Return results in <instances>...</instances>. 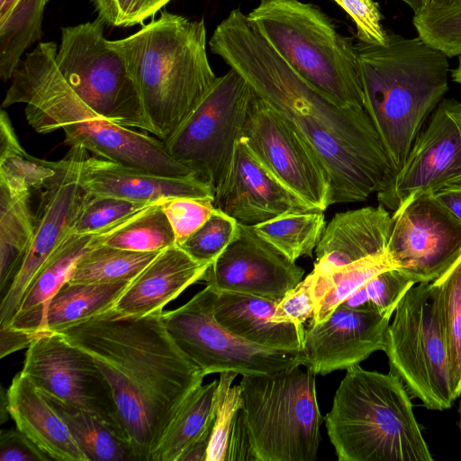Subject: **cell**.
<instances>
[{
	"label": "cell",
	"mask_w": 461,
	"mask_h": 461,
	"mask_svg": "<svg viewBox=\"0 0 461 461\" xmlns=\"http://www.w3.org/2000/svg\"><path fill=\"white\" fill-rule=\"evenodd\" d=\"M209 46L313 151L328 176L330 205L365 201L393 175L365 108L337 104L310 86L240 8L217 25Z\"/></svg>",
	"instance_id": "1"
},
{
	"label": "cell",
	"mask_w": 461,
	"mask_h": 461,
	"mask_svg": "<svg viewBox=\"0 0 461 461\" xmlns=\"http://www.w3.org/2000/svg\"><path fill=\"white\" fill-rule=\"evenodd\" d=\"M56 332L94 359L139 459L150 461L179 407L206 375L170 336L163 311L131 317L109 309Z\"/></svg>",
	"instance_id": "2"
},
{
	"label": "cell",
	"mask_w": 461,
	"mask_h": 461,
	"mask_svg": "<svg viewBox=\"0 0 461 461\" xmlns=\"http://www.w3.org/2000/svg\"><path fill=\"white\" fill-rule=\"evenodd\" d=\"M57 50L54 42H40L26 53L14 71L3 107L24 104L27 122L35 131L62 130L70 148L156 175L195 176L169 155L158 138L115 124L84 103L60 75Z\"/></svg>",
	"instance_id": "3"
},
{
	"label": "cell",
	"mask_w": 461,
	"mask_h": 461,
	"mask_svg": "<svg viewBox=\"0 0 461 461\" xmlns=\"http://www.w3.org/2000/svg\"><path fill=\"white\" fill-rule=\"evenodd\" d=\"M356 50L363 106L394 174L448 89V57L420 37L396 34L383 45L360 42Z\"/></svg>",
	"instance_id": "4"
},
{
	"label": "cell",
	"mask_w": 461,
	"mask_h": 461,
	"mask_svg": "<svg viewBox=\"0 0 461 461\" xmlns=\"http://www.w3.org/2000/svg\"><path fill=\"white\" fill-rule=\"evenodd\" d=\"M110 44L123 58L157 138L167 143L213 87L204 23L163 11Z\"/></svg>",
	"instance_id": "5"
},
{
	"label": "cell",
	"mask_w": 461,
	"mask_h": 461,
	"mask_svg": "<svg viewBox=\"0 0 461 461\" xmlns=\"http://www.w3.org/2000/svg\"><path fill=\"white\" fill-rule=\"evenodd\" d=\"M324 420L339 461L433 460L411 395L392 373L348 368Z\"/></svg>",
	"instance_id": "6"
},
{
	"label": "cell",
	"mask_w": 461,
	"mask_h": 461,
	"mask_svg": "<svg viewBox=\"0 0 461 461\" xmlns=\"http://www.w3.org/2000/svg\"><path fill=\"white\" fill-rule=\"evenodd\" d=\"M247 15L310 86L337 104L364 107L356 45L317 6L299 0H263Z\"/></svg>",
	"instance_id": "7"
},
{
	"label": "cell",
	"mask_w": 461,
	"mask_h": 461,
	"mask_svg": "<svg viewBox=\"0 0 461 461\" xmlns=\"http://www.w3.org/2000/svg\"><path fill=\"white\" fill-rule=\"evenodd\" d=\"M301 366L244 375L241 414L256 461H313L323 421L315 374Z\"/></svg>",
	"instance_id": "8"
},
{
	"label": "cell",
	"mask_w": 461,
	"mask_h": 461,
	"mask_svg": "<svg viewBox=\"0 0 461 461\" xmlns=\"http://www.w3.org/2000/svg\"><path fill=\"white\" fill-rule=\"evenodd\" d=\"M394 312L383 350L390 373L399 377L411 397L419 399L427 409L450 408L456 399L434 282L410 288Z\"/></svg>",
	"instance_id": "9"
},
{
	"label": "cell",
	"mask_w": 461,
	"mask_h": 461,
	"mask_svg": "<svg viewBox=\"0 0 461 461\" xmlns=\"http://www.w3.org/2000/svg\"><path fill=\"white\" fill-rule=\"evenodd\" d=\"M104 21L61 29L57 68L73 91L101 117L154 134L137 86L121 54L104 35Z\"/></svg>",
	"instance_id": "10"
},
{
	"label": "cell",
	"mask_w": 461,
	"mask_h": 461,
	"mask_svg": "<svg viewBox=\"0 0 461 461\" xmlns=\"http://www.w3.org/2000/svg\"><path fill=\"white\" fill-rule=\"evenodd\" d=\"M253 94L247 80L230 68L217 78L194 112L165 143L175 160L213 191L231 163Z\"/></svg>",
	"instance_id": "11"
},
{
	"label": "cell",
	"mask_w": 461,
	"mask_h": 461,
	"mask_svg": "<svg viewBox=\"0 0 461 461\" xmlns=\"http://www.w3.org/2000/svg\"><path fill=\"white\" fill-rule=\"evenodd\" d=\"M214 289L206 285L182 306L163 312L166 328L177 346L205 375L273 374L303 366L301 351L249 342L222 327L213 315Z\"/></svg>",
	"instance_id": "12"
},
{
	"label": "cell",
	"mask_w": 461,
	"mask_h": 461,
	"mask_svg": "<svg viewBox=\"0 0 461 461\" xmlns=\"http://www.w3.org/2000/svg\"><path fill=\"white\" fill-rule=\"evenodd\" d=\"M386 254L415 284L432 282L461 257V221L433 194L410 196L393 211Z\"/></svg>",
	"instance_id": "13"
},
{
	"label": "cell",
	"mask_w": 461,
	"mask_h": 461,
	"mask_svg": "<svg viewBox=\"0 0 461 461\" xmlns=\"http://www.w3.org/2000/svg\"><path fill=\"white\" fill-rule=\"evenodd\" d=\"M22 372L42 393L97 416L129 438L104 375L90 355L59 333L37 335Z\"/></svg>",
	"instance_id": "14"
},
{
	"label": "cell",
	"mask_w": 461,
	"mask_h": 461,
	"mask_svg": "<svg viewBox=\"0 0 461 461\" xmlns=\"http://www.w3.org/2000/svg\"><path fill=\"white\" fill-rule=\"evenodd\" d=\"M240 140L311 209L330 206V184L320 160L296 131L254 92Z\"/></svg>",
	"instance_id": "15"
},
{
	"label": "cell",
	"mask_w": 461,
	"mask_h": 461,
	"mask_svg": "<svg viewBox=\"0 0 461 461\" xmlns=\"http://www.w3.org/2000/svg\"><path fill=\"white\" fill-rule=\"evenodd\" d=\"M455 186H461V103L443 99L377 199L393 212L410 196Z\"/></svg>",
	"instance_id": "16"
},
{
	"label": "cell",
	"mask_w": 461,
	"mask_h": 461,
	"mask_svg": "<svg viewBox=\"0 0 461 461\" xmlns=\"http://www.w3.org/2000/svg\"><path fill=\"white\" fill-rule=\"evenodd\" d=\"M86 155L82 148H70L67 166L41 191L33 236L19 270L2 295L0 328L10 324L38 273L71 233L84 195L78 177L81 161Z\"/></svg>",
	"instance_id": "17"
},
{
	"label": "cell",
	"mask_w": 461,
	"mask_h": 461,
	"mask_svg": "<svg viewBox=\"0 0 461 461\" xmlns=\"http://www.w3.org/2000/svg\"><path fill=\"white\" fill-rule=\"evenodd\" d=\"M304 270L255 231L239 222V231L209 266L201 281L218 291L279 301L303 276Z\"/></svg>",
	"instance_id": "18"
},
{
	"label": "cell",
	"mask_w": 461,
	"mask_h": 461,
	"mask_svg": "<svg viewBox=\"0 0 461 461\" xmlns=\"http://www.w3.org/2000/svg\"><path fill=\"white\" fill-rule=\"evenodd\" d=\"M393 312L356 311L340 304L323 321L304 330V366L315 375H327L359 365L384 350Z\"/></svg>",
	"instance_id": "19"
},
{
	"label": "cell",
	"mask_w": 461,
	"mask_h": 461,
	"mask_svg": "<svg viewBox=\"0 0 461 461\" xmlns=\"http://www.w3.org/2000/svg\"><path fill=\"white\" fill-rule=\"evenodd\" d=\"M212 205L239 222L255 225L284 213L311 209L283 185L239 140Z\"/></svg>",
	"instance_id": "20"
},
{
	"label": "cell",
	"mask_w": 461,
	"mask_h": 461,
	"mask_svg": "<svg viewBox=\"0 0 461 461\" xmlns=\"http://www.w3.org/2000/svg\"><path fill=\"white\" fill-rule=\"evenodd\" d=\"M78 182L85 194L139 203H155L176 197L214 198L212 187L194 176H165L88 155L81 161Z\"/></svg>",
	"instance_id": "21"
},
{
	"label": "cell",
	"mask_w": 461,
	"mask_h": 461,
	"mask_svg": "<svg viewBox=\"0 0 461 461\" xmlns=\"http://www.w3.org/2000/svg\"><path fill=\"white\" fill-rule=\"evenodd\" d=\"M391 226L392 216L381 204L335 214L315 248L312 274L327 276L363 258L385 254Z\"/></svg>",
	"instance_id": "22"
},
{
	"label": "cell",
	"mask_w": 461,
	"mask_h": 461,
	"mask_svg": "<svg viewBox=\"0 0 461 461\" xmlns=\"http://www.w3.org/2000/svg\"><path fill=\"white\" fill-rule=\"evenodd\" d=\"M209 266L176 245L165 249L129 284L111 310L131 317L162 311L188 286L201 281Z\"/></svg>",
	"instance_id": "23"
},
{
	"label": "cell",
	"mask_w": 461,
	"mask_h": 461,
	"mask_svg": "<svg viewBox=\"0 0 461 461\" xmlns=\"http://www.w3.org/2000/svg\"><path fill=\"white\" fill-rule=\"evenodd\" d=\"M7 398L16 428L51 459L88 461L62 417L22 371L14 376Z\"/></svg>",
	"instance_id": "24"
},
{
	"label": "cell",
	"mask_w": 461,
	"mask_h": 461,
	"mask_svg": "<svg viewBox=\"0 0 461 461\" xmlns=\"http://www.w3.org/2000/svg\"><path fill=\"white\" fill-rule=\"evenodd\" d=\"M278 301L214 289L213 315L225 329L249 342L290 351H301L304 329L273 321Z\"/></svg>",
	"instance_id": "25"
},
{
	"label": "cell",
	"mask_w": 461,
	"mask_h": 461,
	"mask_svg": "<svg viewBox=\"0 0 461 461\" xmlns=\"http://www.w3.org/2000/svg\"><path fill=\"white\" fill-rule=\"evenodd\" d=\"M102 233L77 235L71 232L38 273L6 327L41 333L50 300L68 282L77 260L95 245L102 243Z\"/></svg>",
	"instance_id": "26"
},
{
	"label": "cell",
	"mask_w": 461,
	"mask_h": 461,
	"mask_svg": "<svg viewBox=\"0 0 461 461\" xmlns=\"http://www.w3.org/2000/svg\"><path fill=\"white\" fill-rule=\"evenodd\" d=\"M68 164L67 156L47 161L28 154L19 142L7 113H0V185L11 194L43 190Z\"/></svg>",
	"instance_id": "27"
},
{
	"label": "cell",
	"mask_w": 461,
	"mask_h": 461,
	"mask_svg": "<svg viewBox=\"0 0 461 461\" xmlns=\"http://www.w3.org/2000/svg\"><path fill=\"white\" fill-rule=\"evenodd\" d=\"M130 283L66 282L48 305L41 333L56 332L111 309Z\"/></svg>",
	"instance_id": "28"
},
{
	"label": "cell",
	"mask_w": 461,
	"mask_h": 461,
	"mask_svg": "<svg viewBox=\"0 0 461 461\" xmlns=\"http://www.w3.org/2000/svg\"><path fill=\"white\" fill-rule=\"evenodd\" d=\"M42 395L67 423L88 461L140 460L130 439L100 418L51 395Z\"/></svg>",
	"instance_id": "29"
},
{
	"label": "cell",
	"mask_w": 461,
	"mask_h": 461,
	"mask_svg": "<svg viewBox=\"0 0 461 461\" xmlns=\"http://www.w3.org/2000/svg\"><path fill=\"white\" fill-rule=\"evenodd\" d=\"M31 194H11L0 185V290L3 295L29 248L35 227Z\"/></svg>",
	"instance_id": "30"
},
{
	"label": "cell",
	"mask_w": 461,
	"mask_h": 461,
	"mask_svg": "<svg viewBox=\"0 0 461 461\" xmlns=\"http://www.w3.org/2000/svg\"><path fill=\"white\" fill-rule=\"evenodd\" d=\"M218 380L201 384L184 401L167 425L150 461H179L183 453L200 437L212 414Z\"/></svg>",
	"instance_id": "31"
},
{
	"label": "cell",
	"mask_w": 461,
	"mask_h": 461,
	"mask_svg": "<svg viewBox=\"0 0 461 461\" xmlns=\"http://www.w3.org/2000/svg\"><path fill=\"white\" fill-rule=\"evenodd\" d=\"M395 268L387 254L373 256L339 267L330 274L312 273V292L315 311L311 324L326 320L333 311L379 273Z\"/></svg>",
	"instance_id": "32"
},
{
	"label": "cell",
	"mask_w": 461,
	"mask_h": 461,
	"mask_svg": "<svg viewBox=\"0 0 461 461\" xmlns=\"http://www.w3.org/2000/svg\"><path fill=\"white\" fill-rule=\"evenodd\" d=\"M253 227L258 236L295 261L312 257L326 224L323 211L309 209L289 212Z\"/></svg>",
	"instance_id": "33"
},
{
	"label": "cell",
	"mask_w": 461,
	"mask_h": 461,
	"mask_svg": "<svg viewBox=\"0 0 461 461\" xmlns=\"http://www.w3.org/2000/svg\"><path fill=\"white\" fill-rule=\"evenodd\" d=\"M159 252L131 251L98 243L77 260L68 282H131Z\"/></svg>",
	"instance_id": "34"
},
{
	"label": "cell",
	"mask_w": 461,
	"mask_h": 461,
	"mask_svg": "<svg viewBox=\"0 0 461 461\" xmlns=\"http://www.w3.org/2000/svg\"><path fill=\"white\" fill-rule=\"evenodd\" d=\"M49 0H19L0 19V77L11 80L23 52L41 38L43 13Z\"/></svg>",
	"instance_id": "35"
},
{
	"label": "cell",
	"mask_w": 461,
	"mask_h": 461,
	"mask_svg": "<svg viewBox=\"0 0 461 461\" xmlns=\"http://www.w3.org/2000/svg\"><path fill=\"white\" fill-rule=\"evenodd\" d=\"M102 244L131 251L152 252L175 246L176 238L160 202L103 231Z\"/></svg>",
	"instance_id": "36"
},
{
	"label": "cell",
	"mask_w": 461,
	"mask_h": 461,
	"mask_svg": "<svg viewBox=\"0 0 461 461\" xmlns=\"http://www.w3.org/2000/svg\"><path fill=\"white\" fill-rule=\"evenodd\" d=\"M455 399L461 393V257L435 279Z\"/></svg>",
	"instance_id": "37"
},
{
	"label": "cell",
	"mask_w": 461,
	"mask_h": 461,
	"mask_svg": "<svg viewBox=\"0 0 461 461\" xmlns=\"http://www.w3.org/2000/svg\"><path fill=\"white\" fill-rule=\"evenodd\" d=\"M152 204L84 193L71 232L77 235L103 232Z\"/></svg>",
	"instance_id": "38"
},
{
	"label": "cell",
	"mask_w": 461,
	"mask_h": 461,
	"mask_svg": "<svg viewBox=\"0 0 461 461\" xmlns=\"http://www.w3.org/2000/svg\"><path fill=\"white\" fill-rule=\"evenodd\" d=\"M414 285L398 269L390 268L374 276L341 304L356 311L394 312L402 298Z\"/></svg>",
	"instance_id": "39"
},
{
	"label": "cell",
	"mask_w": 461,
	"mask_h": 461,
	"mask_svg": "<svg viewBox=\"0 0 461 461\" xmlns=\"http://www.w3.org/2000/svg\"><path fill=\"white\" fill-rule=\"evenodd\" d=\"M413 25L423 41L447 57L461 55V5L444 9H421Z\"/></svg>",
	"instance_id": "40"
},
{
	"label": "cell",
	"mask_w": 461,
	"mask_h": 461,
	"mask_svg": "<svg viewBox=\"0 0 461 461\" xmlns=\"http://www.w3.org/2000/svg\"><path fill=\"white\" fill-rule=\"evenodd\" d=\"M235 372L220 374L216 413L206 461H226L230 436L243 402L240 384L232 386Z\"/></svg>",
	"instance_id": "41"
},
{
	"label": "cell",
	"mask_w": 461,
	"mask_h": 461,
	"mask_svg": "<svg viewBox=\"0 0 461 461\" xmlns=\"http://www.w3.org/2000/svg\"><path fill=\"white\" fill-rule=\"evenodd\" d=\"M239 231V221L214 209L208 220L182 244L181 248L194 260L212 264L234 240Z\"/></svg>",
	"instance_id": "42"
},
{
	"label": "cell",
	"mask_w": 461,
	"mask_h": 461,
	"mask_svg": "<svg viewBox=\"0 0 461 461\" xmlns=\"http://www.w3.org/2000/svg\"><path fill=\"white\" fill-rule=\"evenodd\" d=\"M176 238V245L182 244L199 229L214 211L212 201L176 197L161 202Z\"/></svg>",
	"instance_id": "43"
},
{
	"label": "cell",
	"mask_w": 461,
	"mask_h": 461,
	"mask_svg": "<svg viewBox=\"0 0 461 461\" xmlns=\"http://www.w3.org/2000/svg\"><path fill=\"white\" fill-rule=\"evenodd\" d=\"M98 16L112 26L142 24L171 0H93Z\"/></svg>",
	"instance_id": "44"
},
{
	"label": "cell",
	"mask_w": 461,
	"mask_h": 461,
	"mask_svg": "<svg viewBox=\"0 0 461 461\" xmlns=\"http://www.w3.org/2000/svg\"><path fill=\"white\" fill-rule=\"evenodd\" d=\"M353 19L361 42L385 44L388 34L381 24L382 15L374 0H333Z\"/></svg>",
	"instance_id": "45"
},
{
	"label": "cell",
	"mask_w": 461,
	"mask_h": 461,
	"mask_svg": "<svg viewBox=\"0 0 461 461\" xmlns=\"http://www.w3.org/2000/svg\"><path fill=\"white\" fill-rule=\"evenodd\" d=\"M315 303L309 275L282 297L276 307L273 321L303 326L314 315Z\"/></svg>",
	"instance_id": "46"
},
{
	"label": "cell",
	"mask_w": 461,
	"mask_h": 461,
	"mask_svg": "<svg viewBox=\"0 0 461 461\" xmlns=\"http://www.w3.org/2000/svg\"><path fill=\"white\" fill-rule=\"evenodd\" d=\"M51 458L17 428L2 429L0 461H48Z\"/></svg>",
	"instance_id": "47"
},
{
	"label": "cell",
	"mask_w": 461,
	"mask_h": 461,
	"mask_svg": "<svg viewBox=\"0 0 461 461\" xmlns=\"http://www.w3.org/2000/svg\"><path fill=\"white\" fill-rule=\"evenodd\" d=\"M37 335L12 327L0 328V357L28 348Z\"/></svg>",
	"instance_id": "48"
},
{
	"label": "cell",
	"mask_w": 461,
	"mask_h": 461,
	"mask_svg": "<svg viewBox=\"0 0 461 461\" xmlns=\"http://www.w3.org/2000/svg\"><path fill=\"white\" fill-rule=\"evenodd\" d=\"M434 194L461 221V186L445 188Z\"/></svg>",
	"instance_id": "49"
},
{
	"label": "cell",
	"mask_w": 461,
	"mask_h": 461,
	"mask_svg": "<svg viewBox=\"0 0 461 461\" xmlns=\"http://www.w3.org/2000/svg\"><path fill=\"white\" fill-rule=\"evenodd\" d=\"M461 5V0H426L422 9H444Z\"/></svg>",
	"instance_id": "50"
},
{
	"label": "cell",
	"mask_w": 461,
	"mask_h": 461,
	"mask_svg": "<svg viewBox=\"0 0 461 461\" xmlns=\"http://www.w3.org/2000/svg\"><path fill=\"white\" fill-rule=\"evenodd\" d=\"M0 423L4 424L8 420L10 416L9 413V405H8V398H7V390H5L3 386L1 388V402H0Z\"/></svg>",
	"instance_id": "51"
},
{
	"label": "cell",
	"mask_w": 461,
	"mask_h": 461,
	"mask_svg": "<svg viewBox=\"0 0 461 461\" xmlns=\"http://www.w3.org/2000/svg\"><path fill=\"white\" fill-rule=\"evenodd\" d=\"M18 1L19 0H0V19L9 14Z\"/></svg>",
	"instance_id": "52"
},
{
	"label": "cell",
	"mask_w": 461,
	"mask_h": 461,
	"mask_svg": "<svg viewBox=\"0 0 461 461\" xmlns=\"http://www.w3.org/2000/svg\"><path fill=\"white\" fill-rule=\"evenodd\" d=\"M409 5L413 13H417L421 10L425 5L426 0H401Z\"/></svg>",
	"instance_id": "53"
},
{
	"label": "cell",
	"mask_w": 461,
	"mask_h": 461,
	"mask_svg": "<svg viewBox=\"0 0 461 461\" xmlns=\"http://www.w3.org/2000/svg\"><path fill=\"white\" fill-rule=\"evenodd\" d=\"M452 78L461 86V55L458 60V66L452 71Z\"/></svg>",
	"instance_id": "54"
},
{
	"label": "cell",
	"mask_w": 461,
	"mask_h": 461,
	"mask_svg": "<svg viewBox=\"0 0 461 461\" xmlns=\"http://www.w3.org/2000/svg\"><path fill=\"white\" fill-rule=\"evenodd\" d=\"M460 402H459V406H458V415H459V419H458V428H459V430H460V433H461V393H460Z\"/></svg>",
	"instance_id": "55"
}]
</instances>
